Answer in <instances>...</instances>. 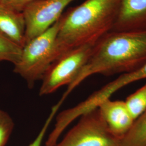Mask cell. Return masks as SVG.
I'll return each mask as SVG.
<instances>
[{
    "mask_svg": "<svg viewBox=\"0 0 146 146\" xmlns=\"http://www.w3.org/2000/svg\"><path fill=\"white\" fill-rule=\"evenodd\" d=\"M146 78V63L135 71L120 74L117 78L91 94L84 100L85 104L92 110L98 108L100 104L121 89L134 82Z\"/></svg>",
    "mask_w": 146,
    "mask_h": 146,
    "instance_id": "cell-9",
    "label": "cell"
},
{
    "mask_svg": "<svg viewBox=\"0 0 146 146\" xmlns=\"http://www.w3.org/2000/svg\"><path fill=\"white\" fill-rule=\"evenodd\" d=\"M14 128V122L11 116L0 109V146H5Z\"/></svg>",
    "mask_w": 146,
    "mask_h": 146,
    "instance_id": "cell-14",
    "label": "cell"
},
{
    "mask_svg": "<svg viewBox=\"0 0 146 146\" xmlns=\"http://www.w3.org/2000/svg\"><path fill=\"white\" fill-rule=\"evenodd\" d=\"M125 105L135 120L146 110V84L125 101Z\"/></svg>",
    "mask_w": 146,
    "mask_h": 146,
    "instance_id": "cell-12",
    "label": "cell"
},
{
    "mask_svg": "<svg viewBox=\"0 0 146 146\" xmlns=\"http://www.w3.org/2000/svg\"><path fill=\"white\" fill-rule=\"evenodd\" d=\"M120 146V145H119V146Z\"/></svg>",
    "mask_w": 146,
    "mask_h": 146,
    "instance_id": "cell-17",
    "label": "cell"
},
{
    "mask_svg": "<svg viewBox=\"0 0 146 146\" xmlns=\"http://www.w3.org/2000/svg\"><path fill=\"white\" fill-rule=\"evenodd\" d=\"M120 146H146V110L135 120L131 129L120 140Z\"/></svg>",
    "mask_w": 146,
    "mask_h": 146,
    "instance_id": "cell-11",
    "label": "cell"
},
{
    "mask_svg": "<svg viewBox=\"0 0 146 146\" xmlns=\"http://www.w3.org/2000/svg\"><path fill=\"white\" fill-rule=\"evenodd\" d=\"M146 29V0H120L117 14L110 31Z\"/></svg>",
    "mask_w": 146,
    "mask_h": 146,
    "instance_id": "cell-8",
    "label": "cell"
},
{
    "mask_svg": "<svg viewBox=\"0 0 146 146\" xmlns=\"http://www.w3.org/2000/svg\"><path fill=\"white\" fill-rule=\"evenodd\" d=\"M74 0H40L28 6L23 13L26 21V42L46 31Z\"/></svg>",
    "mask_w": 146,
    "mask_h": 146,
    "instance_id": "cell-6",
    "label": "cell"
},
{
    "mask_svg": "<svg viewBox=\"0 0 146 146\" xmlns=\"http://www.w3.org/2000/svg\"><path fill=\"white\" fill-rule=\"evenodd\" d=\"M60 19L46 31L27 41L14 72L26 81L29 88L42 80L48 69L58 58L57 37Z\"/></svg>",
    "mask_w": 146,
    "mask_h": 146,
    "instance_id": "cell-3",
    "label": "cell"
},
{
    "mask_svg": "<svg viewBox=\"0 0 146 146\" xmlns=\"http://www.w3.org/2000/svg\"><path fill=\"white\" fill-rule=\"evenodd\" d=\"M26 21L24 13L0 5V31L22 48L26 42Z\"/></svg>",
    "mask_w": 146,
    "mask_h": 146,
    "instance_id": "cell-10",
    "label": "cell"
},
{
    "mask_svg": "<svg viewBox=\"0 0 146 146\" xmlns=\"http://www.w3.org/2000/svg\"><path fill=\"white\" fill-rule=\"evenodd\" d=\"M120 0H86L60 18L58 57L76 47L94 44L111 31Z\"/></svg>",
    "mask_w": 146,
    "mask_h": 146,
    "instance_id": "cell-2",
    "label": "cell"
},
{
    "mask_svg": "<svg viewBox=\"0 0 146 146\" xmlns=\"http://www.w3.org/2000/svg\"><path fill=\"white\" fill-rule=\"evenodd\" d=\"M146 63V29L110 31L95 43L88 60L68 85L61 99L64 101L74 89L93 75L129 73Z\"/></svg>",
    "mask_w": 146,
    "mask_h": 146,
    "instance_id": "cell-1",
    "label": "cell"
},
{
    "mask_svg": "<svg viewBox=\"0 0 146 146\" xmlns=\"http://www.w3.org/2000/svg\"><path fill=\"white\" fill-rule=\"evenodd\" d=\"M40 0H1L0 5L13 11L23 13L28 6Z\"/></svg>",
    "mask_w": 146,
    "mask_h": 146,
    "instance_id": "cell-16",
    "label": "cell"
},
{
    "mask_svg": "<svg viewBox=\"0 0 146 146\" xmlns=\"http://www.w3.org/2000/svg\"><path fill=\"white\" fill-rule=\"evenodd\" d=\"M63 102L60 100L57 104H55L52 107L50 112V114L46 120L44 125L42 126L41 129L39 131L34 141H33L28 146H42V142L46 134L49 126L50 125L52 119L56 114L58 110L60 108L61 104H62Z\"/></svg>",
    "mask_w": 146,
    "mask_h": 146,
    "instance_id": "cell-15",
    "label": "cell"
},
{
    "mask_svg": "<svg viewBox=\"0 0 146 146\" xmlns=\"http://www.w3.org/2000/svg\"><path fill=\"white\" fill-rule=\"evenodd\" d=\"M98 108L110 132L119 140L131 129L135 121L125 101L106 100Z\"/></svg>",
    "mask_w": 146,
    "mask_h": 146,
    "instance_id": "cell-7",
    "label": "cell"
},
{
    "mask_svg": "<svg viewBox=\"0 0 146 146\" xmlns=\"http://www.w3.org/2000/svg\"><path fill=\"white\" fill-rule=\"evenodd\" d=\"M22 48L0 31V62L8 61L15 64L21 57Z\"/></svg>",
    "mask_w": 146,
    "mask_h": 146,
    "instance_id": "cell-13",
    "label": "cell"
},
{
    "mask_svg": "<svg viewBox=\"0 0 146 146\" xmlns=\"http://www.w3.org/2000/svg\"><path fill=\"white\" fill-rule=\"evenodd\" d=\"M120 140L110 131L99 108L80 117L78 123L54 146H116Z\"/></svg>",
    "mask_w": 146,
    "mask_h": 146,
    "instance_id": "cell-5",
    "label": "cell"
},
{
    "mask_svg": "<svg viewBox=\"0 0 146 146\" xmlns=\"http://www.w3.org/2000/svg\"><path fill=\"white\" fill-rule=\"evenodd\" d=\"M94 44L74 48L62 54L52 63L42 78L40 96L52 94L70 84L88 60Z\"/></svg>",
    "mask_w": 146,
    "mask_h": 146,
    "instance_id": "cell-4",
    "label": "cell"
},
{
    "mask_svg": "<svg viewBox=\"0 0 146 146\" xmlns=\"http://www.w3.org/2000/svg\"><path fill=\"white\" fill-rule=\"evenodd\" d=\"M1 0H0V2H1Z\"/></svg>",
    "mask_w": 146,
    "mask_h": 146,
    "instance_id": "cell-18",
    "label": "cell"
}]
</instances>
